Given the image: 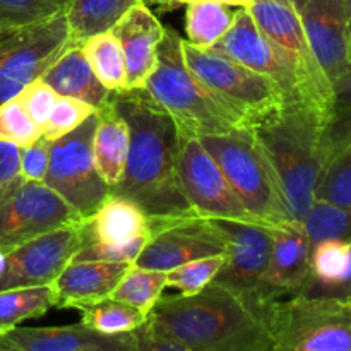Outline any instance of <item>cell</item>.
<instances>
[{
  "label": "cell",
  "mask_w": 351,
  "mask_h": 351,
  "mask_svg": "<svg viewBox=\"0 0 351 351\" xmlns=\"http://www.w3.org/2000/svg\"><path fill=\"white\" fill-rule=\"evenodd\" d=\"M110 103L129 127L125 168L112 194L134 201L147 216H197L178 178L180 130L173 117L146 89L112 93Z\"/></svg>",
  "instance_id": "1"
},
{
  "label": "cell",
  "mask_w": 351,
  "mask_h": 351,
  "mask_svg": "<svg viewBox=\"0 0 351 351\" xmlns=\"http://www.w3.org/2000/svg\"><path fill=\"white\" fill-rule=\"evenodd\" d=\"M264 307L213 281L194 295H161L146 322L195 351H266L273 343Z\"/></svg>",
  "instance_id": "2"
},
{
  "label": "cell",
  "mask_w": 351,
  "mask_h": 351,
  "mask_svg": "<svg viewBox=\"0 0 351 351\" xmlns=\"http://www.w3.org/2000/svg\"><path fill=\"white\" fill-rule=\"evenodd\" d=\"M326 115L305 101H287L247 130L271 161L293 221L302 223L315 202L324 168L321 136Z\"/></svg>",
  "instance_id": "3"
},
{
  "label": "cell",
  "mask_w": 351,
  "mask_h": 351,
  "mask_svg": "<svg viewBox=\"0 0 351 351\" xmlns=\"http://www.w3.org/2000/svg\"><path fill=\"white\" fill-rule=\"evenodd\" d=\"M180 34L165 27L156 67L146 82L151 98L173 117L185 136H226L245 130L242 117L189 69Z\"/></svg>",
  "instance_id": "4"
},
{
  "label": "cell",
  "mask_w": 351,
  "mask_h": 351,
  "mask_svg": "<svg viewBox=\"0 0 351 351\" xmlns=\"http://www.w3.org/2000/svg\"><path fill=\"white\" fill-rule=\"evenodd\" d=\"M197 139L215 158L242 204L257 221L267 226L293 221L273 165L249 130Z\"/></svg>",
  "instance_id": "5"
},
{
  "label": "cell",
  "mask_w": 351,
  "mask_h": 351,
  "mask_svg": "<svg viewBox=\"0 0 351 351\" xmlns=\"http://www.w3.org/2000/svg\"><path fill=\"white\" fill-rule=\"evenodd\" d=\"M276 351H351V302L291 295L264 307Z\"/></svg>",
  "instance_id": "6"
},
{
  "label": "cell",
  "mask_w": 351,
  "mask_h": 351,
  "mask_svg": "<svg viewBox=\"0 0 351 351\" xmlns=\"http://www.w3.org/2000/svg\"><path fill=\"white\" fill-rule=\"evenodd\" d=\"M72 47L65 12L0 29V105L16 98Z\"/></svg>",
  "instance_id": "7"
},
{
  "label": "cell",
  "mask_w": 351,
  "mask_h": 351,
  "mask_svg": "<svg viewBox=\"0 0 351 351\" xmlns=\"http://www.w3.org/2000/svg\"><path fill=\"white\" fill-rule=\"evenodd\" d=\"M182 50L189 69L242 117L245 129L261 117L291 101L273 79L225 55L194 47L185 40Z\"/></svg>",
  "instance_id": "8"
},
{
  "label": "cell",
  "mask_w": 351,
  "mask_h": 351,
  "mask_svg": "<svg viewBox=\"0 0 351 351\" xmlns=\"http://www.w3.org/2000/svg\"><path fill=\"white\" fill-rule=\"evenodd\" d=\"M98 112L75 130L50 143V160L43 182L60 195L82 221L91 218L112 194L108 184L99 177L93 158Z\"/></svg>",
  "instance_id": "9"
},
{
  "label": "cell",
  "mask_w": 351,
  "mask_h": 351,
  "mask_svg": "<svg viewBox=\"0 0 351 351\" xmlns=\"http://www.w3.org/2000/svg\"><path fill=\"white\" fill-rule=\"evenodd\" d=\"M81 223V216L45 182L16 175L0 185V250L3 254L48 232Z\"/></svg>",
  "instance_id": "10"
},
{
  "label": "cell",
  "mask_w": 351,
  "mask_h": 351,
  "mask_svg": "<svg viewBox=\"0 0 351 351\" xmlns=\"http://www.w3.org/2000/svg\"><path fill=\"white\" fill-rule=\"evenodd\" d=\"M247 9L257 27L291 60L302 99L328 115L332 86L308 45L298 10L283 0H252Z\"/></svg>",
  "instance_id": "11"
},
{
  "label": "cell",
  "mask_w": 351,
  "mask_h": 351,
  "mask_svg": "<svg viewBox=\"0 0 351 351\" xmlns=\"http://www.w3.org/2000/svg\"><path fill=\"white\" fill-rule=\"evenodd\" d=\"M178 178L189 204L199 218L259 223L247 211L219 165L202 146L201 141L182 132L178 149Z\"/></svg>",
  "instance_id": "12"
},
{
  "label": "cell",
  "mask_w": 351,
  "mask_h": 351,
  "mask_svg": "<svg viewBox=\"0 0 351 351\" xmlns=\"http://www.w3.org/2000/svg\"><path fill=\"white\" fill-rule=\"evenodd\" d=\"M149 239L134 263L137 267L168 273L192 261L223 256L226 250L221 233L208 218L149 216Z\"/></svg>",
  "instance_id": "13"
},
{
  "label": "cell",
  "mask_w": 351,
  "mask_h": 351,
  "mask_svg": "<svg viewBox=\"0 0 351 351\" xmlns=\"http://www.w3.org/2000/svg\"><path fill=\"white\" fill-rule=\"evenodd\" d=\"M225 240V263L213 281L261 302V287L273 254V226L208 218ZM264 307V305H263Z\"/></svg>",
  "instance_id": "14"
},
{
  "label": "cell",
  "mask_w": 351,
  "mask_h": 351,
  "mask_svg": "<svg viewBox=\"0 0 351 351\" xmlns=\"http://www.w3.org/2000/svg\"><path fill=\"white\" fill-rule=\"evenodd\" d=\"M81 225L53 230L7 252L0 291L53 283L84 245Z\"/></svg>",
  "instance_id": "15"
},
{
  "label": "cell",
  "mask_w": 351,
  "mask_h": 351,
  "mask_svg": "<svg viewBox=\"0 0 351 351\" xmlns=\"http://www.w3.org/2000/svg\"><path fill=\"white\" fill-rule=\"evenodd\" d=\"M209 50L225 55V57L273 79L291 101L293 99L304 101L291 60L278 45H274L257 27L256 21L245 7H239V10H235L232 27Z\"/></svg>",
  "instance_id": "16"
},
{
  "label": "cell",
  "mask_w": 351,
  "mask_h": 351,
  "mask_svg": "<svg viewBox=\"0 0 351 351\" xmlns=\"http://www.w3.org/2000/svg\"><path fill=\"white\" fill-rule=\"evenodd\" d=\"M298 14L308 45L332 86L351 67L346 0H307Z\"/></svg>",
  "instance_id": "17"
},
{
  "label": "cell",
  "mask_w": 351,
  "mask_h": 351,
  "mask_svg": "<svg viewBox=\"0 0 351 351\" xmlns=\"http://www.w3.org/2000/svg\"><path fill=\"white\" fill-rule=\"evenodd\" d=\"M311 252L312 242L302 223L273 226V254L261 287L263 305L302 290L311 271Z\"/></svg>",
  "instance_id": "18"
},
{
  "label": "cell",
  "mask_w": 351,
  "mask_h": 351,
  "mask_svg": "<svg viewBox=\"0 0 351 351\" xmlns=\"http://www.w3.org/2000/svg\"><path fill=\"white\" fill-rule=\"evenodd\" d=\"M125 57L127 89H144L156 67V51L165 34L151 7L139 2L130 7L122 19L112 27Z\"/></svg>",
  "instance_id": "19"
},
{
  "label": "cell",
  "mask_w": 351,
  "mask_h": 351,
  "mask_svg": "<svg viewBox=\"0 0 351 351\" xmlns=\"http://www.w3.org/2000/svg\"><path fill=\"white\" fill-rule=\"evenodd\" d=\"M129 263L106 261H71L51 283L58 308H81L108 298L127 269Z\"/></svg>",
  "instance_id": "20"
},
{
  "label": "cell",
  "mask_w": 351,
  "mask_h": 351,
  "mask_svg": "<svg viewBox=\"0 0 351 351\" xmlns=\"http://www.w3.org/2000/svg\"><path fill=\"white\" fill-rule=\"evenodd\" d=\"M3 341L19 351H74L84 346H105L117 351H130L134 331L108 336L86 328L82 322L58 328H14L2 335Z\"/></svg>",
  "instance_id": "21"
},
{
  "label": "cell",
  "mask_w": 351,
  "mask_h": 351,
  "mask_svg": "<svg viewBox=\"0 0 351 351\" xmlns=\"http://www.w3.org/2000/svg\"><path fill=\"white\" fill-rule=\"evenodd\" d=\"M84 245L101 243V245H117V243L132 242L136 239H149L151 223L149 216L134 201L123 195L110 194L98 211L81 225Z\"/></svg>",
  "instance_id": "22"
},
{
  "label": "cell",
  "mask_w": 351,
  "mask_h": 351,
  "mask_svg": "<svg viewBox=\"0 0 351 351\" xmlns=\"http://www.w3.org/2000/svg\"><path fill=\"white\" fill-rule=\"evenodd\" d=\"M41 81L47 82L58 96L81 99L91 105L96 112L105 108L112 96V91H108L93 72L81 45L65 51L45 72Z\"/></svg>",
  "instance_id": "23"
},
{
  "label": "cell",
  "mask_w": 351,
  "mask_h": 351,
  "mask_svg": "<svg viewBox=\"0 0 351 351\" xmlns=\"http://www.w3.org/2000/svg\"><path fill=\"white\" fill-rule=\"evenodd\" d=\"M127 153L129 127L108 101V105L98 112V123L93 137V158L99 177L108 184L110 191L122 178Z\"/></svg>",
  "instance_id": "24"
},
{
  "label": "cell",
  "mask_w": 351,
  "mask_h": 351,
  "mask_svg": "<svg viewBox=\"0 0 351 351\" xmlns=\"http://www.w3.org/2000/svg\"><path fill=\"white\" fill-rule=\"evenodd\" d=\"M139 2L143 0H72L64 9L72 43L81 45L95 34L110 31Z\"/></svg>",
  "instance_id": "25"
},
{
  "label": "cell",
  "mask_w": 351,
  "mask_h": 351,
  "mask_svg": "<svg viewBox=\"0 0 351 351\" xmlns=\"http://www.w3.org/2000/svg\"><path fill=\"white\" fill-rule=\"evenodd\" d=\"M351 143V67L332 84V98L321 136L324 167Z\"/></svg>",
  "instance_id": "26"
},
{
  "label": "cell",
  "mask_w": 351,
  "mask_h": 351,
  "mask_svg": "<svg viewBox=\"0 0 351 351\" xmlns=\"http://www.w3.org/2000/svg\"><path fill=\"white\" fill-rule=\"evenodd\" d=\"M55 304L57 298L51 285L0 291V335L17 328L27 319L41 317Z\"/></svg>",
  "instance_id": "27"
},
{
  "label": "cell",
  "mask_w": 351,
  "mask_h": 351,
  "mask_svg": "<svg viewBox=\"0 0 351 351\" xmlns=\"http://www.w3.org/2000/svg\"><path fill=\"white\" fill-rule=\"evenodd\" d=\"M185 41L199 48H211L232 27L235 12L228 5L208 0L185 3Z\"/></svg>",
  "instance_id": "28"
},
{
  "label": "cell",
  "mask_w": 351,
  "mask_h": 351,
  "mask_svg": "<svg viewBox=\"0 0 351 351\" xmlns=\"http://www.w3.org/2000/svg\"><path fill=\"white\" fill-rule=\"evenodd\" d=\"M81 48L98 81L108 91L117 93L127 89L125 57L112 31L88 38L81 43Z\"/></svg>",
  "instance_id": "29"
},
{
  "label": "cell",
  "mask_w": 351,
  "mask_h": 351,
  "mask_svg": "<svg viewBox=\"0 0 351 351\" xmlns=\"http://www.w3.org/2000/svg\"><path fill=\"white\" fill-rule=\"evenodd\" d=\"M81 322L86 328L108 336L127 335L146 322L147 314L129 304L108 297L81 308Z\"/></svg>",
  "instance_id": "30"
},
{
  "label": "cell",
  "mask_w": 351,
  "mask_h": 351,
  "mask_svg": "<svg viewBox=\"0 0 351 351\" xmlns=\"http://www.w3.org/2000/svg\"><path fill=\"white\" fill-rule=\"evenodd\" d=\"M167 288V273L130 266L110 297L149 314Z\"/></svg>",
  "instance_id": "31"
},
{
  "label": "cell",
  "mask_w": 351,
  "mask_h": 351,
  "mask_svg": "<svg viewBox=\"0 0 351 351\" xmlns=\"http://www.w3.org/2000/svg\"><path fill=\"white\" fill-rule=\"evenodd\" d=\"M312 245L322 240H351V206L315 201L302 219Z\"/></svg>",
  "instance_id": "32"
},
{
  "label": "cell",
  "mask_w": 351,
  "mask_h": 351,
  "mask_svg": "<svg viewBox=\"0 0 351 351\" xmlns=\"http://www.w3.org/2000/svg\"><path fill=\"white\" fill-rule=\"evenodd\" d=\"M315 201L351 206V143L322 168L315 187Z\"/></svg>",
  "instance_id": "33"
},
{
  "label": "cell",
  "mask_w": 351,
  "mask_h": 351,
  "mask_svg": "<svg viewBox=\"0 0 351 351\" xmlns=\"http://www.w3.org/2000/svg\"><path fill=\"white\" fill-rule=\"evenodd\" d=\"M223 263H225V254L204 257V259L192 261L184 266L175 267L167 273V287L175 288L182 295L197 293L204 290L209 283H213L216 274L223 267Z\"/></svg>",
  "instance_id": "34"
},
{
  "label": "cell",
  "mask_w": 351,
  "mask_h": 351,
  "mask_svg": "<svg viewBox=\"0 0 351 351\" xmlns=\"http://www.w3.org/2000/svg\"><path fill=\"white\" fill-rule=\"evenodd\" d=\"M95 113L96 110L81 99L58 96L50 115L41 125V137L51 143V141L77 129L84 120H88Z\"/></svg>",
  "instance_id": "35"
},
{
  "label": "cell",
  "mask_w": 351,
  "mask_h": 351,
  "mask_svg": "<svg viewBox=\"0 0 351 351\" xmlns=\"http://www.w3.org/2000/svg\"><path fill=\"white\" fill-rule=\"evenodd\" d=\"M41 137V129L31 120L17 98L0 105V141L27 147Z\"/></svg>",
  "instance_id": "36"
},
{
  "label": "cell",
  "mask_w": 351,
  "mask_h": 351,
  "mask_svg": "<svg viewBox=\"0 0 351 351\" xmlns=\"http://www.w3.org/2000/svg\"><path fill=\"white\" fill-rule=\"evenodd\" d=\"M60 10L55 0H0V29L36 23Z\"/></svg>",
  "instance_id": "37"
},
{
  "label": "cell",
  "mask_w": 351,
  "mask_h": 351,
  "mask_svg": "<svg viewBox=\"0 0 351 351\" xmlns=\"http://www.w3.org/2000/svg\"><path fill=\"white\" fill-rule=\"evenodd\" d=\"M147 239H136L127 243L117 245H101V243H88L75 252L72 261H106V263H129L134 264L139 257L141 250L146 245Z\"/></svg>",
  "instance_id": "38"
},
{
  "label": "cell",
  "mask_w": 351,
  "mask_h": 351,
  "mask_svg": "<svg viewBox=\"0 0 351 351\" xmlns=\"http://www.w3.org/2000/svg\"><path fill=\"white\" fill-rule=\"evenodd\" d=\"M16 98L23 105V108L26 110L27 115L31 117V120L41 129L45 120L50 115L58 95L47 82L38 79V81H33L31 84H27Z\"/></svg>",
  "instance_id": "39"
},
{
  "label": "cell",
  "mask_w": 351,
  "mask_h": 351,
  "mask_svg": "<svg viewBox=\"0 0 351 351\" xmlns=\"http://www.w3.org/2000/svg\"><path fill=\"white\" fill-rule=\"evenodd\" d=\"M50 160V141L40 137L36 143L27 147H21L19 175L26 180L43 182Z\"/></svg>",
  "instance_id": "40"
},
{
  "label": "cell",
  "mask_w": 351,
  "mask_h": 351,
  "mask_svg": "<svg viewBox=\"0 0 351 351\" xmlns=\"http://www.w3.org/2000/svg\"><path fill=\"white\" fill-rule=\"evenodd\" d=\"M130 351H195L161 332L154 331L147 322L134 331V343Z\"/></svg>",
  "instance_id": "41"
},
{
  "label": "cell",
  "mask_w": 351,
  "mask_h": 351,
  "mask_svg": "<svg viewBox=\"0 0 351 351\" xmlns=\"http://www.w3.org/2000/svg\"><path fill=\"white\" fill-rule=\"evenodd\" d=\"M21 147L0 141V185L19 175Z\"/></svg>",
  "instance_id": "42"
},
{
  "label": "cell",
  "mask_w": 351,
  "mask_h": 351,
  "mask_svg": "<svg viewBox=\"0 0 351 351\" xmlns=\"http://www.w3.org/2000/svg\"><path fill=\"white\" fill-rule=\"evenodd\" d=\"M189 2H197V0H175V7H180L184 3ZM208 2H216V3H223V5L228 7H249L252 0H208Z\"/></svg>",
  "instance_id": "43"
},
{
  "label": "cell",
  "mask_w": 351,
  "mask_h": 351,
  "mask_svg": "<svg viewBox=\"0 0 351 351\" xmlns=\"http://www.w3.org/2000/svg\"><path fill=\"white\" fill-rule=\"evenodd\" d=\"M143 3H146L147 7H151V5L158 7V9L163 10V12L177 9V7H175V0H143Z\"/></svg>",
  "instance_id": "44"
},
{
  "label": "cell",
  "mask_w": 351,
  "mask_h": 351,
  "mask_svg": "<svg viewBox=\"0 0 351 351\" xmlns=\"http://www.w3.org/2000/svg\"><path fill=\"white\" fill-rule=\"evenodd\" d=\"M74 351H117V350L105 348V346H84V348H79V350H74Z\"/></svg>",
  "instance_id": "45"
},
{
  "label": "cell",
  "mask_w": 351,
  "mask_h": 351,
  "mask_svg": "<svg viewBox=\"0 0 351 351\" xmlns=\"http://www.w3.org/2000/svg\"><path fill=\"white\" fill-rule=\"evenodd\" d=\"M283 2L290 3V5H293L295 9H297L298 12H300V10H302V7L305 5V2H307V0H283Z\"/></svg>",
  "instance_id": "46"
},
{
  "label": "cell",
  "mask_w": 351,
  "mask_h": 351,
  "mask_svg": "<svg viewBox=\"0 0 351 351\" xmlns=\"http://www.w3.org/2000/svg\"><path fill=\"white\" fill-rule=\"evenodd\" d=\"M0 351H10V346L3 341L2 335H0Z\"/></svg>",
  "instance_id": "47"
},
{
  "label": "cell",
  "mask_w": 351,
  "mask_h": 351,
  "mask_svg": "<svg viewBox=\"0 0 351 351\" xmlns=\"http://www.w3.org/2000/svg\"><path fill=\"white\" fill-rule=\"evenodd\" d=\"M3 266H5V254H3L2 250H0V274H2Z\"/></svg>",
  "instance_id": "48"
},
{
  "label": "cell",
  "mask_w": 351,
  "mask_h": 351,
  "mask_svg": "<svg viewBox=\"0 0 351 351\" xmlns=\"http://www.w3.org/2000/svg\"><path fill=\"white\" fill-rule=\"evenodd\" d=\"M346 9H348V17H350V38H351V0H346Z\"/></svg>",
  "instance_id": "49"
},
{
  "label": "cell",
  "mask_w": 351,
  "mask_h": 351,
  "mask_svg": "<svg viewBox=\"0 0 351 351\" xmlns=\"http://www.w3.org/2000/svg\"><path fill=\"white\" fill-rule=\"evenodd\" d=\"M55 2H57V3H58V5H60V7H62V9H65V7H67V5H69V3H71V2H72V0H55Z\"/></svg>",
  "instance_id": "50"
},
{
  "label": "cell",
  "mask_w": 351,
  "mask_h": 351,
  "mask_svg": "<svg viewBox=\"0 0 351 351\" xmlns=\"http://www.w3.org/2000/svg\"><path fill=\"white\" fill-rule=\"evenodd\" d=\"M266 351H276V350H274V346H271V348L266 350Z\"/></svg>",
  "instance_id": "51"
},
{
  "label": "cell",
  "mask_w": 351,
  "mask_h": 351,
  "mask_svg": "<svg viewBox=\"0 0 351 351\" xmlns=\"http://www.w3.org/2000/svg\"><path fill=\"white\" fill-rule=\"evenodd\" d=\"M10 351H19V350H16V348H10Z\"/></svg>",
  "instance_id": "52"
},
{
  "label": "cell",
  "mask_w": 351,
  "mask_h": 351,
  "mask_svg": "<svg viewBox=\"0 0 351 351\" xmlns=\"http://www.w3.org/2000/svg\"><path fill=\"white\" fill-rule=\"evenodd\" d=\"M350 302H351V298H350Z\"/></svg>",
  "instance_id": "53"
}]
</instances>
